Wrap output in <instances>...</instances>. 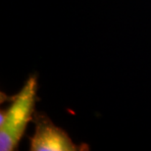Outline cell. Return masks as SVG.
Masks as SVG:
<instances>
[{
    "mask_svg": "<svg viewBox=\"0 0 151 151\" xmlns=\"http://www.w3.org/2000/svg\"><path fill=\"white\" fill-rule=\"evenodd\" d=\"M37 99V78L29 77L11 104L0 114V150L13 151L19 145L28 124L34 121Z\"/></svg>",
    "mask_w": 151,
    "mask_h": 151,
    "instance_id": "obj_1",
    "label": "cell"
},
{
    "mask_svg": "<svg viewBox=\"0 0 151 151\" xmlns=\"http://www.w3.org/2000/svg\"><path fill=\"white\" fill-rule=\"evenodd\" d=\"M35 134L31 137L32 151H78L86 150L83 145H77L64 129L42 112H35L34 117Z\"/></svg>",
    "mask_w": 151,
    "mask_h": 151,
    "instance_id": "obj_2",
    "label": "cell"
}]
</instances>
